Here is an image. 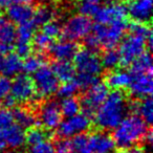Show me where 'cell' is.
I'll use <instances>...</instances> for the list:
<instances>
[{
	"instance_id": "cell-43",
	"label": "cell",
	"mask_w": 153,
	"mask_h": 153,
	"mask_svg": "<svg viewBox=\"0 0 153 153\" xmlns=\"http://www.w3.org/2000/svg\"><path fill=\"white\" fill-rule=\"evenodd\" d=\"M84 42H85V47L88 49H90V51H94L101 47L98 39H97L96 37L91 34V33H89V34L84 38Z\"/></svg>"
},
{
	"instance_id": "cell-15",
	"label": "cell",
	"mask_w": 153,
	"mask_h": 153,
	"mask_svg": "<svg viewBox=\"0 0 153 153\" xmlns=\"http://www.w3.org/2000/svg\"><path fill=\"white\" fill-rule=\"evenodd\" d=\"M88 140L92 153H113L117 148L113 137L105 130L94 132Z\"/></svg>"
},
{
	"instance_id": "cell-33",
	"label": "cell",
	"mask_w": 153,
	"mask_h": 153,
	"mask_svg": "<svg viewBox=\"0 0 153 153\" xmlns=\"http://www.w3.org/2000/svg\"><path fill=\"white\" fill-rule=\"evenodd\" d=\"M80 90L79 85L76 82V80H70L67 82H62V85H59L58 90L56 94H58V96L60 98H69V97H74V94H78V91Z\"/></svg>"
},
{
	"instance_id": "cell-31",
	"label": "cell",
	"mask_w": 153,
	"mask_h": 153,
	"mask_svg": "<svg viewBox=\"0 0 153 153\" xmlns=\"http://www.w3.org/2000/svg\"><path fill=\"white\" fill-rule=\"evenodd\" d=\"M44 64V60L39 55H28L22 62V70L26 74H33Z\"/></svg>"
},
{
	"instance_id": "cell-16",
	"label": "cell",
	"mask_w": 153,
	"mask_h": 153,
	"mask_svg": "<svg viewBox=\"0 0 153 153\" xmlns=\"http://www.w3.org/2000/svg\"><path fill=\"white\" fill-rule=\"evenodd\" d=\"M78 45L74 41L61 40L58 42L51 43L48 51L51 57L56 60H63V61H70L74 59V55L78 51Z\"/></svg>"
},
{
	"instance_id": "cell-24",
	"label": "cell",
	"mask_w": 153,
	"mask_h": 153,
	"mask_svg": "<svg viewBox=\"0 0 153 153\" xmlns=\"http://www.w3.org/2000/svg\"><path fill=\"white\" fill-rule=\"evenodd\" d=\"M130 66L132 76L152 72V56L149 51H144L130 64Z\"/></svg>"
},
{
	"instance_id": "cell-29",
	"label": "cell",
	"mask_w": 153,
	"mask_h": 153,
	"mask_svg": "<svg viewBox=\"0 0 153 153\" xmlns=\"http://www.w3.org/2000/svg\"><path fill=\"white\" fill-rule=\"evenodd\" d=\"M56 17V12L48 5H41L38 9L34 10L33 14V21L36 23L37 26L43 25L46 22L53 20Z\"/></svg>"
},
{
	"instance_id": "cell-19",
	"label": "cell",
	"mask_w": 153,
	"mask_h": 153,
	"mask_svg": "<svg viewBox=\"0 0 153 153\" xmlns=\"http://www.w3.org/2000/svg\"><path fill=\"white\" fill-rule=\"evenodd\" d=\"M128 109L133 112V114H137L150 125L153 121V103L151 97L142 99V101H133L128 105Z\"/></svg>"
},
{
	"instance_id": "cell-4",
	"label": "cell",
	"mask_w": 153,
	"mask_h": 153,
	"mask_svg": "<svg viewBox=\"0 0 153 153\" xmlns=\"http://www.w3.org/2000/svg\"><path fill=\"white\" fill-rule=\"evenodd\" d=\"M33 78L36 94L42 99H47L55 94L59 87V80L49 66L43 64Z\"/></svg>"
},
{
	"instance_id": "cell-35",
	"label": "cell",
	"mask_w": 153,
	"mask_h": 153,
	"mask_svg": "<svg viewBox=\"0 0 153 153\" xmlns=\"http://www.w3.org/2000/svg\"><path fill=\"white\" fill-rule=\"evenodd\" d=\"M128 30L133 35H137L147 40L148 38L152 37V32H151L150 26L148 23H142V22H135L133 21L130 25H128Z\"/></svg>"
},
{
	"instance_id": "cell-5",
	"label": "cell",
	"mask_w": 153,
	"mask_h": 153,
	"mask_svg": "<svg viewBox=\"0 0 153 153\" xmlns=\"http://www.w3.org/2000/svg\"><path fill=\"white\" fill-rule=\"evenodd\" d=\"M92 25L94 24L90 17L84 16L82 14H76L67 19L62 27L61 35L66 40H82L91 32Z\"/></svg>"
},
{
	"instance_id": "cell-32",
	"label": "cell",
	"mask_w": 153,
	"mask_h": 153,
	"mask_svg": "<svg viewBox=\"0 0 153 153\" xmlns=\"http://www.w3.org/2000/svg\"><path fill=\"white\" fill-rule=\"evenodd\" d=\"M48 133L44 129H41L38 127L28 128L27 132H25V143H27L30 146L35 145L37 143H40L44 140H47Z\"/></svg>"
},
{
	"instance_id": "cell-8",
	"label": "cell",
	"mask_w": 153,
	"mask_h": 153,
	"mask_svg": "<svg viewBox=\"0 0 153 153\" xmlns=\"http://www.w3.org/2000/svg\"><path fill=\"white\" fill-rule=\"evenodd\" d=\"M74 68L80 74H88L98 76L102 72L103 66L101 59L94 51L88 48L78 49L74 57Z\"/></svg>"
},
{
	"instance_id": "cell-45",
	"label": "cell",
	"mask_w": 153,
	"mask_h": 153,
	"mask_svg": "<svg viewBox=\"0 0 153 153\" xmlns=\"http://www.w3.org/2000/svg\"><path fill=\"white\" fill-rule=\"evenodd\" d=\"M117 153H144V150L140 147L133 145V146L127 147V148H121V150Z\"/></svg>"
},
{
	"instance_id": "cell-55",
	"label": "cell",
	"mask_w": 153,
	"mask_h": 153,
	"mask_svg": "<svg viewBox=\"0 0 153 153\" xmlns=\"http://www.w3.org/2000/svg\"><path fill=\"white\" fill-rule=\"evenodd\" d=\"M0 58H1V56H0Z\"/></svg>"
},
{
	"instance_id": "cell-40",
	"label": "cell",
	"mask_w": 153,
	"mask_h": 153,
	"mask_svg": "<svg viewBox=\"0 0 153 153\" xmlns=\"http://www.w3.org/2000/svg\"><path fill=\"white\" fill-rule=\"evenodd\" d=\"M99 9L98 3H92V2H85V1H82V3L79 7V12L80 14L84 16H87V17H94V14L97 13Z\"/></svg>"
},
{
	"instance_id": "cell-48",
	"label": "cell",
	"mask_w": 153,
	"mask_h": 153,
	"mask_svg": "<svg viewBox=\"0 0 153 153\" xmlns=\"http://www.w3.org/2000/svg\"><path fill=\"white\" fill-rule=\"evenodd\" d=\"M15 2V0H0V9H7L9 5Z\"/></svg>"
},
{
	"instance_id": "cell-27",
	"label": "cell",
	"mask_w": 153,
	"mask_h": 153,
	"mask_svg": "<svg viewBox=\"0 0 153 153\" xmlns=\"http://www.w3.org/2000/svg\"><path fill=\"white\" fill-rule=\"evenodd\" d=\"M60 110L63 117H70L72 115H76L81 111V103L74 97L69 98H63L61 103L59 104Z\"/></svg>"
},
{
	"instance_id": "cell-34",
	"label": "cell",
	"mask_w": 153,
	"mask_h": 153,
	"mask_svg": "<svg viewBox=\"0 0 153 153\" xmlns=\"http://www.w3.org/2000/svg\"><path fill=\"white\" fill-rule=\"evenodd\" d=\"M53 39L48 37L47 35H45L44 33H37V34L34 35L32 41L34 43L35 48L37 49L38 51H48L49 46L51 45V43L53 42Z\"/></svg>"
},
{
	"instance_id": "cell-26",
	"label": "cell",
	"mask_w": 153,
	"mask_h": 153,
	"mask_svg": "<svg viewBox=\"0 0 153 153\" xmlns=\"http://www.w3.org/2000/svg\"><path fill=\"white\" fill-rule=\"evenodd\" d=\"M16 41V27L9 19L0 17V42L13 44Z\"/></svg>"
},
{
	"instance_id": "cell-37",
	"label": "cell",
	"mask_w": 153,
	"mask_h": 153,
	"mask_svg": "<svg viewBox=\"0 0 153 153\" xmlns=\"http://www.w3.org/2000/svg\"><path fill=\"white\" fill-rule=\"evenodd\" d=\"M42 33H44L45 35H47V36L53 39L57 38V37L61 36L62 26L55 19L51 20V21L46 22V23L42 25Z\"/></svg>"
},
{
	"instance_id": "cell-3",
	"label": "cell",
	"mask_w": 153,
	"mask_h": 153,
	"mask_svg": "<svg viewBox=\"0 0 153 153\" xmlns=\"http://www.w3.org/2000/svg\"><path fill=\"white\" fill-rule=\"evenodd\" d=\"M127 20H119L108 25L96 23L92 25L91 34L98 39L101 46L106 48H113L123 39L126 30H128Z\"/></svg>"
},
{
	"instance_id": "cell-13",
	"label": "cell",
	"mask_w": 153,
	"mask_h": 153,
	"mask_svg": "<svg viewBox=\"0 0 153 153\" xmlns=\"http://www.w3.org/2000/svg\"><path fill=\"white\" fill-rule=\"evenodd\" d=\"M127 16L133 21L149 23L152 17L153 0H128Z\"/></svg>"
},
{
	"instance_id": "cell-17",
	"label": "cell",
	"mask_w": 153,
	"mask_h": 153,
	"mask_svg": "<svg viewBox=\"0 0 153 153\" xmlns=\"http://www.w3.org/2000/svg\"><path fill=\"white\" fill-rule=\"evenodd\" d=\"M34 7L28 4L14 2L7 7V19L13 23L21 24L26 21H30L33 18Z\"/></svg>"
},
{
	"instance_id": "cell-46",
	"label": "cell",
	"mask_w": 153,
	"mask_h": 153,
	"mask_svg": "<svg viewBox=\"0 0 153 153\" xmlns=\"http://www.w3.org/2000/svg\"><path fill=\"white\" fill-rule=\"evenodd\" d=\"M13 44H9V43H3L0 42V56H4L10 53L13 51Z\"/></svg>"
},
{
	"instance_id": "cell-42",
	"label": "cell",
	"mask_w": 153,
	"mask_h": 153,
	"mask_svg": "<svg viewBox=\"0 0 153 153\" xmlns=\"http://www.w3.org/2000/svg\"><path fill=\"white\" fill-rule=\"evenodd\" d=\"M16 53L19 56L20 58H25L32 51V47H30V43H21V42H16Z\"/></svg>"
},
{
	"instance_id": "cell-38",
	"label": "cell",
	"mask_w": 153,
	"mask_h": 153,
	"mask_svg": "<svg viewBox=\"0 0 153 153\" xmlns=\"http://www.w3.org/2000/svg\"><path fill=\"white\" fill-rule=\"evenodd\" d=\"M28 153H56L55 145L48 140H44L40 143L32 145Z\"/></svg>"
},
{
	"instance_id": "cell-12",
	"label": "cell",
	"mask_w": 153,
	"mask_h": 153,
	"mask_svg": "<svg viewBox=\"0 0 153 153\" xmlns=\"http://www.w3.org/2000/svg\"><path fill=\"white\" fill-rule=\"evenodd\" d=\"M127 18V9L124 3H110L103 7H99L94 19L97 23L108 25L119 20H125Z\"/></svg>"
},
{
	"instance_id": "cell-7",
	"label": "cell",
	"mask_w": 153,
	"mask_h": 153,
	"mask_svg": "<svg viewBox=\"0 0 153 153\" xmlns=\"http://www.w3.org/2000/svg\"><path fill=\"white\" fill-rule=\"evenodd\" d=\"M120 44L119 53L121 58V64L128 66L144 51H146V39L137 35L130 34L122 39Z\"/></svg>"
},
{
	"instance_id": "cell-18",
	"label": "cell",
	"mask_w": 153,
	"mask_h": 153,
	"mask_svg": "<svg viewBox=\"0 0 153 153\" xmlns=\"http://www.w3.org/2000/svg\"><path fill=\"white\" fill-rule=\"evenodd\" d=\"M22 70V60L17 53H7L0 58V74L7 76H15Z\"/></svg>"
},
{
	"instance_id": "cell-51",
	"label": "cell",
	"mask_w": 153,
	"mask_h": 153,
	"mask_svg": "<svg viewBox=\"0 0 153 153\" xmlns=\"http://www.w3.org/2000/svg\"><path fill=\"white\" fill-rule=\"evenodd\" d=\"M40 2L44 3V4H49V3H53L56 2V1H58V0H39Z\"/></svg>"
},
{
	"instance_id": "cell-28",
	"label": "cell",
	"mask_w": 153,
	"mask_h": 153,
	"mask_svg": "<svg viewBox=\"0 0 153 153\" xmlns=\"http://www.w3.org/2000/svg\"><path fill=\"white\" fill-rule=\"evenodd\" d=\"M70 153H92L89 146L88 136L85 133L74 135L69 140Z\"/></svg>"
},
{
	"instance_id": "cell-54",
	"label": "cell",
	"mask_w": 153,
	"mask_h": 153,
	"mask_svg": "<svg viewBox=\"0 0 153 153\" xmlns=\"http://www.w3.org/2000/svg\"><path fill=\"white\" fill-rule=\"evenodd\" d=\"M1 11H2V10L0 9V17H1Z\"/></svg>"
},
{
	"instance_id": "cell-50",
	"label": "cell",
	"mask_w": 153,
	"mask_h": 153,
	"mask_svg": "<svg viewBox=\"0 0 153 153\" xmlns=\"http://www.w3.org/2000/svg\"><path fill=\"white\" fill-rule=\"evenodd\" d=\"M36 0H15V2L17 3H22V4H28L32 5Z\"/></svg>"
},
{
	"instance_id": "cell-53",
	"label": "cell",
	"mask_w": 153,
	"mask_h": 153,
	"mask_svg": "<svg viewBox=\"0 0 153 153\" xmlns=\"http://www.w3.org/2000/svg\"><path fill=\"white\" fill-rule=\"evenodd\" d=\"M119 1H121V2H127L128 0H119Z\"/></svg>"
},
{
	"instance_id": "cell-36",
	"label": "cell",
	"mask_w": 153,
	"mask_h": 153,
	"mask_svg": "<svg viewBox=\"0 0 153 153\" xmlns=\"http://www.w3.org/2000/svg\"><path fill=\"white\" fill-rule=\"evenodd\" d=\"M76 82L79 85L80 89H88L90 86L96 84L99 82V76H94V74H80L76 76Z\"/></svg>"
},
{
	"instance_id": "cell-23",
	"label": "cell",
	"mask_w": 153,
	"mask_h": 153,
	"mask_svg": "<svg viewBox=\"0 0 153 153\" xmlns=\"http://www.w3.org/2000/svg\"><path fill=\"white\" fill-rule=\"evenodd\" d=\"M14 122L23 129H28L36 125L37 117L32 110L25 107H17L13 111Z\"/></svg>"
},
{
	"instance_id": "cell-11",
	"label": "cell",
	"mask_w": 153,
	"mask_h": 153,
	"mask_svg": "<svg viewBox=\"0 0 153 153\" xmlns=\"http://www.w3.org/2000/svg\"><path fill=\"white\" fill-rule=\"evenodd\" d=\"M62 117L59 104L56 101H47L40 107L38 121L44 129L53 130L61 123Z\"/></svg>"
},
{
	"instance_id": "cell-41",
	"label": "cell",
	"mask_w": 153,
	"mask_h": 153,
	"mask_svg": "<svg viewBox=\"0 0 153 153\" xmlns=\"http://www.w3.org/2000/svg\"><path fill=\"white\" fill-rule=\"evenodd\" d=\"M12 81L10 78L4 76H0V103L7 96H9L11 92Z\"/></svg>"
},
{
	"instance_id": "cell-47",
	"label": "cell",
	"mask_w": 153,
	"mask_h": 153,
	"mask_svg": "<svg viewBox=\"0 0 153 153\" xmlns=\"http://www.w3.org/2000/svg\"><path fill=\"white\" fill-rule=\"evenodd\" d=\"M1 103H3V107H5V108H9V109H11L12 107H14L15 106V104L17 102L15 101V99L13 98V97L11 96V94H9V96H7L4 99L2 100V102Z\"/></svg>"
},
{
	"instance_id": "cell-49",
	"label": "cell",
	"mask_w": 153,
	"mask_h": 153,
	"mask_svg": "<svg viewBox=\"0 0 153 153\" xmlns=\"http://www.w3.org/2000/svg\"><path fill=\"white\" fill-rule=\"evenodd\" d=\"M5 148H7V143H5V140L3 137L2 132H0V152L4 150Z\"/></svg>"
},
{
	"instance_id": "cell-21",
	"label": "cell",
	"mask_w": 153,
	"mask_h": 153,
	"mask_svg": "<svg viewBox=\"0 0 153 153\" xmlns=\"http://www.w3.org/2000/svg\"><path fill=\"white\" fill-rule=\"evenodd\" d=\"M7 143V146L12 149H19L25 144V131L18 125H12L1 131Z\"/></svg>"
},
{
	"instance_id": "cell-22",
	"label": "cell",
	"mask_w": 153,
	"mask_h": 153,
	"mask_svg": "<svg viewBox=\"0 0 153 153\" xmlns=\"http://www.w3.org/2000/svg\"><path fill=\"white\" fill-rule=\"evenodd\" d=\"M51 69L59 82H67L76 78V68L70 61L56 60L51 65Z\"/></svg>"
},
{
	"instance_id": "cell-1",
	"label": "cell",
	"mask_w": 153,
	"mask_h": 153,
	"mask_svg": "<svg viewBox=\"0 0 153 153\" xmlns=\"http://www.w3.org/2000/svg\"><path fill=\"white\" fill-rule=\"evenodd\" d=\"M128 110V102L122 89L109 91L107 98L94 113L96 125L102 130H112L121 123Z\"/></svg>"
},
{
	"instance_id": "cell-6",
	"label": "cell",
	"mask_w": 153,
	"mask_h": 153,
	"mask_svg": "<svg viewBox=\"0 0 153 153\" xmlns=\"http://www.w3.org/2000/svg\"><path fill=\"white\" fill-rule=\"evenodd\" d=\"M86 90L87 91L83 96L80 103H81V109L83 110V113L91 119L96 113L97 109L107 98L109 94V88L105 83L99 81Z\"/></svg>"
},
{
	"instance_id": "cell-44",
	"label": "cell",
	"mask_w": 153,
	"mask_h": 153,
	"mask_svg": "<svg viewBox=\"0 0 153 153\" xmlns=\"http://www.w3.org/2000/svg\"><path fill=\"white\" fill-rule=\"evenodd\" d=\"M56 153H70V145L68 138L62 137L60 140H58L55 145Z\"/></svg>"
},
{
	"instance_id": "cell-20",
	"label": "cell",
	"mask_w": 153,
	"mask_h": 153,
	"mask_svg": "<svg viewBox=\"0 0 153 153\" xmlns=\"http://www.w3.org/2000/svg\"><path fill=\"white\" fill-rule=\"evenodd\" d=\"M132 80L130 71L123 69L112 70L106 76V85L111 89H125L128 88Z\"/></svg>"
},
{
	"instance_id": "cell-2",
	"label": "cell",
	"mask_w": 153,
	"mask_h": 153,
	"mask_svg": "<svg viewBox=\"0 0 153 153\" xmlns=\"http://www.w3.org/2000/svg\"><path fill=\"white\" fill-rule=\"evenodd\" d=\"M113 140L120 148H127L137 144L148 131V124L137 114L125 117L114 128Z\"/></svg>"
},
{
	"instance_id": "cell-14",
	"label": "cell",
	"mask_w": 153,
	"mask_h": 153,
	"mask_svg": "<svg viewBox=\"0 0 153 153\" xmlns=\"http://www.w3.org/2000/svg\"><path fill=\"white\" fill-rule=\"evenodd\" d=\"M129 92L134 99H142L151 97L153 90L152 72L132 76V80L129 84Z\"/></svg>"
},
{
	"instance_id": "cell-9",
	"label": "cell",
	"mask_w": 153,
	"mask_h": 153,
	"mask_svg": "<svg viewBox=\"0 0 153 153\" xmlns=\"http://www.w3.org/2000/svg\"><path fill=\"white\" fill-rule=\"evenodd\" d=\"M90 125H91L90 117H88L84 113L79 112L78 114L61 121V123L57 127V133L63 138H70L76 134L85 133L90 128Z\"/></svg>"
},
{
	"instance_id": "cell-30",
	"label": "cell",
	"mask_w": 153,
	"mask_h": 153,
	"mask_svg": "<svg viewBox=\"0 0 153 153\" xmlns=\"http://www.w3.org/2000/svg\"><path fill=\"white\" fill-rule=\"evenodd\" d=\"M101 59V63H102L103 68L106 69H114L121 63V58H120L119 51L113 48H107L106 51L103 53Z\"/></svg>"
},
{
	"instance_id": "cell-52",
	"label": "cell",
	"mask_w": 153,
	"mask_h": 153,
	"mask_svg": "<svg viewBox=\"0 0 153 153\" xmlns=\"http://www.w3.org/2000/svg\"><path fill=\"white\" fill-rule=\"evenodd\" d=\"M81 1H85V2H92V3H100L102 0H81Z\"/></svg>"
},
{
	"instance_id": "cell-10",
	"label": "cell",
	"mask_w": 153,
	"mask_h": 153,
	"mask_svg": "<svg viewBox=\"0 0 153 153\" xmlns=\"http://www.w3.org/2000/svg\"><path fill=\"white\" fill-rule=\"evenodd\" d=\"M11 96L15 99L16 102L27 103L34 100L36 96L34 82L26 74H18L15 79L12 81Z\"/></svg>"
},
{
	"instance_id": "cell-39",
	"label": "cell",
	"mask_w": 153,
	"mask_h": 153,
	"mask_svg": "<svg viewBox=\"0 0 153 153\" xmlns=\"http://www.w3.org/2000/svg\"><path fill=\"white\" fill-rule=\"evenodd\" d=\"M14 124L13 111L5 107H0V132Z\"/></svg>"
},
{
	"instance_id": "cell-25",
	"label": "cell",
	"mask_w": 153,
	"mask_h": 153,
	"mask_svg": "<svg viewBox=\"0 0 153 153\" xmlns=\"http://www.w3.org/2000/svg\"><path fill=\"white\" fill-rule=\"evenodd\" d=\"M37 27L38 26L33 19L19 24L18 28H16V41L21 43H30Z\"/></svg>"
}]
</instances>
